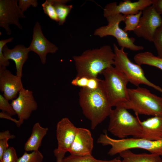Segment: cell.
I'll use <instances>...</instances> for the list:
<instances>
[{
  "mask_svg": "<svg viewBox=\"0 0 162 162\" xmlns=\"http://www.w3.org/2000/svg\"><path fill=\"white\" fill-rule=\"evenodd\" d=\"M79 95V104L82 113L91 122V129L94 130L109 116L112 110L103 80L96 89L81 88Z\"/></svg>",
  "mask_w": 162,
  "mask_h": 162,
  "instance_id": "cell-1",
  "label": "cell"
},
{
  "mask_svg": "<svg viewBox=\"0 0 162 162\" xmlns=\"http://www.w3.org/2000/svg\"><path fill=\"white\" fill-rule=\"evenodd\" d=\"M115 54L110 46L89 49L80 55L73 57L77 72L76 76L97 77L114 64Z\"/></svg>",
  "mask_w": 162,
  "mask_h": 162,
  "instance_id": "cell-2",
  "label": "cell"
},
{
  "mask_svg": "<svg viewBox=\"0 0 162 162\" xmlns=\"http://www.w3.org/2000/svg\"><path fill=\"white\" fill-rule=\"evenodd\" d=\"M128 101L120 106L132 110L135 114L162 116V97L139 86L134 89L128 88Z\"/></svg>",
  "mask_w": 162,
  "mask_h": 162,
  "instance_id": "cell-3",
  "label": "cell"
},
{
  "mask_svg": "<svg viewBox=\"0 0 162 162\" xmlns=\"http://www.w3.org/2000/svg\"><path fill=\"white\" fill-rule=\"evenodd\" d=\"M109 116L108 131L119 139L128 136L142 138V130L138 115L134 117L121 106L115 107Z\"/></svg>",
  "mask_w": 162,
  "mask_h": 162,
  "instance_id": "cell-4",
  "label": "cell"
},
{
  "mask_svg": "<svg viewBox=\"0 0 162 162\" xmlns=\"http://www.w3.org/2000/svg\"><path fill=\"white\" fill-rule=\"evenodd\" d=\"M97 142L103 146H110L108 154L111 156L133 148L145 149L151 153L162 155V140H151L134 137L116 139L110 137L105 132L100 135Z\"/></svg>",
  "mask_w": 162,
  "mask_h": 162,
  "instance_id": "cell-5",
  "label": "cell"
},
{
  "mask_svg": "<svg viewBox=\"0 0 162 162\" xmlns=\"http://www.w3.org/2000/svg\"><path fill=\"white\" fill-rule=\"evenodd\" d=\"M113 47L115 54L114 67L124 74L128 82L137 87L140 84H144L162 93L161 87L147 79L141 65L133 63L130 60L124 48L119 49L115 44H114Z\"/></svg>",
  "mask_w": 162,
  "mask_h": 162,
  "instance_id": "cell-6",
  "label": "cell"
},
{
  "mask_svg": "<svg viewBox=\"0 0 162 162\" xmlns=\"http://www.w3.org/2000/svg\"><path fill=\"white\" fill-rule=\"evenodd\" d=\"M104 85L112 106L121 105L128 99L127 85L129 82L123 74L112 66L102 73Z\"/></svg>",
  "mask_w": 162,
  "mask_h": 162,
  "instance_id": "cell-7",
  "label": "cell"
},
{
  "mask_svg": "<svg viewBox=\"0 0 162 162\" xmlns=\"http://www.w3.org/2000/svg\"><path fill=\"white\" fill-rule=\"evenodd\" d=\"M126 15L121 14L110 16L106 17L108 22L107 25L96 29L94 34L102 38L108 36L115 37L119 46L133 51H139L143 50L144 47L134 44L135 39L129 37L127 32L121 29L119 24L123 22Z\"/></svg>",
  "mask_w": 162,
  "mask_h": 162,
  "instance_id": "cell-8",
  "label": "cell"
},
{
  "mask_svg": "<svg viewBox=\"0 0 162 162\" xmlns=\"http://www.w3.org/2000/svg\"><path fill=\"white\" fill-rule=\"evenodd\" d=\"M161 15L152 5L146 8L142 11L134 33L137 37L152 42L157 30L162 25Z\"/></svg>",
  "mask_w": 162,
  "mask_h": 162,
  "instance_id": "cell-9",
  "label": "cell"
},
{
  "mask_svg": "<svg viewBox=\"0 0 162 162\" xmlns=\"http://www.w3.org/2000/svg\"><path fill=\"white\" fill-rule=\"evenodd\" d=\"M18 3L17 0H0V26L5 29L8 35L12 33L9 27L11 24H14L21 30H22L19 19L26 17Z\"/></svg>",
  "mask_w": 162,
  "mask_h": 162,
  "instance_id": "cell-10",
  "label": "cell"
},
{
  "mask_svg": "<svg viewBox=\"0 0 162 162\" xmlns=\"http://www.w3.org/2000/svg\"><path fill=\"white\" fill-rule=\"evenodd\" d=\"M10 104L21 124L38 107L33 92L24 88L19 92L18 96L12 100Z\"/></svg>",
  "mask_w": 162,
  "mask_h": 162,
  "instance_id": "cell-11",
  "label": "cell"
},
{
  "mask_svg": "<svg viewBox=\"0 0 162 162\" xmlns=\"http://www.w3.org/2000/svg\"><path fill=\"white\" fill-rule=\"evenodd\" d=\"M154 0H139L132 2L126 0L118 4L116 2L107 4L104 9V16H108L121 14L124 15L135 14L152 5Z\"/></svg>",
  "mask_w": 162,
  "mask_h": 162,
  "instance_id": "cell-12",
  "label": "cell"
},
{
  "mask_svg": "<svg viewBox=\"0 0 162 162\" xmlns=\"http://www.w3.org/2000/svg\"><path fill=\"white\" fill-rule=\"evenodd\" d=\"M32 51L39 56L42 63L45 64L46 56L48 53L53 54L58 50V47L50 42L44 36L40 23L37 22L33 28L32 38L29 46Z\"/></svg>",
  "mask_w": 162,
  "mask_h": 162,
  "instance_id": "cell-13",
  "label": "cell"
},
{
  "mask_svg": "<svg viewBox=\"0 0 162 162\" xmlns=\"http://www.w3.org/2000/svg\"><path fill=\"white\" fill-rule=\"evenodd\" d=\"M78 128L76 127L67 117L61 119L57 123L56 136L57 149L65 152H68L76 135Z\"/></svg>",
  "mask_w": 162,
  "mask_h": 162,
  "instance_id": "cell-14",
  "label": "cell"
},
{
  "mask_svg": "<svg viewBox=\"0 0 162 162\" xmlns=\"http://www.w3.org/2000/svg\"><path fill=\"white\" fill-rule=\"evenodd\" d=\"M21 78L13 74L6 67H0V90L8 100L16 98L24 88Z\"/></svg>",
  "mask_w": 162,
  "mask_h": 162,
  "instance_id": "cell-15",
  "label": "cell"
},
{
  "mask_svg": "<svg viewBox=\"0 0 162 162\" xmlns=\"http://www.w3.org/2000/svg\"><path fill=\"white\" fill-rule=\"evenodd\" d=\"M93 139L88 129L78 128L74 139L68 151L70 155L76 156L92 155Z\"/></svg>",
  "mask_w": 162,
  "mask_h": 162,
  "instance_id": "cell-16",
  "label": "cell"
},
{
  "mask_svg": "<svg viewBox=\"0 0 162 162\" xmlns=\"http://www.w3.org/2000/svg\"><path fill=\"white\" fill-rule=\"evenodd\" d=\"M30 52L28 47L21 44L17 45L12 49H9L6 45L2 49V52L7 60H13L15 62L16 70V75L21 78L22 70L24 63L28 57Z\"/></svg>",
  "mask_w": 162,
  "mask_h": 162,
  "instance_id": "cell-17",
  "label": "cell"
},
{
  "mask_svg": "<svg viewBox=\"0 0 162 162\" xmlns=\"http://www.w3.org/2000/svg\"><path fill=\"white\" fill-rule=\"evenodd\" d=\"M142 138L151 140H162V116H155L142 121L140 120Z\"/></svg>",
  "mask_w": 162,
  "mask_h": 162,
  "instance_id": "cell-18",
  "label": "cell"
},
{
  "mask_svg": "<svg viewBox=\"0 0 162 162\" xmlns=\"http://www.w3.org/2000/svg\"><path fill=\"white\" fill-rule=\"evenodd\" d=\"M48 129L42 127L39 122L33 126L31 136L25 143L24 149L26 152L38 150L43 138L46 135Z\"/></svg>",
  "mask_w": 162,
  "mask_h": 162,
  "instance_id": "cell-19",
  "label": "cell"
},
{
  "mask_svg": "<svg viewBox=\"0 0 162 162\" xmlns=\"http://www.w3.org/2000/svg\"><path fill=\"white\" fill-rule=\"evenodd\" d=\"M122 158L121 162H162L160 155L145 153L136 154L130 150L124 151L119 154Z\"/></svg>",
  "mask_w": 162,
  "mask_h": 162,
  "instance_id": "cell-20",
  "label": "cell"
},
{
  "mask_svg": "<svg viewBox=\"0 0 162 162\" xmlns=\"http://www.w3.org/2000/svg\"><path fill=\"white\" fill-rule=\"evenodd\" d=\"M134 60L140 65L146 64L157 68L162 70V58L154 56L152 52L146 51L136 54Z\"/></svg>",
  "mask_w": 162,
  "mask_h": 162,
  "instance_id": "cell-21",
  "label": "cell"
},
{
  "mask_svg": "<svg viewBox=\"0 0 162 162\" xmlns=\"http://www.w3.org/2000/svg\"><path fill=\"white\" fill-rule=\"evenodd\" d=\"M53 5L58 18V24L62 26L73 8L72 5H68L66 3L67 0H53Z\"/></svg>",
  "mask_w": 162,
  "mask_h": 162,
  "instance_id": "cell-22",
  "label": "cell"
},
{
  "mask_svg": "<svg viewBox=\"0 0 162 162\" xmlns=\"http://www.w3.org/2000/svg\"><path fill=\"white\" fill-rule=\"evenodd\" d=\"M119 157L109 160L97 159L92 155L76 156L70 155L63 159L62 162H121Z\"/></svg>",
  "mask_w": 162,
  "mask_h": 162,
  "instance_id": "cell-23",
  "label": "cell"
},
{
  "mask_svg": "<svg viewBox=\"0 0 162 162\" xmlns=\"http://www.w3.org/2000/svg\"><path fill=\"white\" fill-rule=\"evenodd\" d=\"M142 14V11H141L135 14L126 15L123 21L125 25L123 29L124 31L126 32H134L139 25Z\"/></svg>",
  "mask_w": 162,
  "mask_h": 162,
  "instance_id": "cell-24",
  "label": "cell"
},
{
  "mask_svg": "<svg viewBox=\"0 0 162 162\" xmlns=\"http://www.w3.org/2000/svg\"><path fill=\"white\" fill-rule=\"evenodd\" d=\"M15 138V136L11 134L8 130L0 132V160L2 158L4 152L9 147L8 140Z\"/></svg>",
  "mask_w": 162,
  "mask_h": 162,
  "instance_id": "cell-25",
  "label": "cell"
},
{
  "mask_svg": "<svg viewBox=\"0 0 162 162\" xmlns=\"http://www.w3.org/2000/svg\"><path fill=\"white\" fill-rule=\"evenodd\" d=\"M43 159V154L38 150L32 151L31 153L24 152L18 158L17 162H42Z\"/></svg>",
  "mask_w": 162,
  "mask_h": 162,
  "instance_id": "cell-26",
  "label": "cell"
},
{
  "mask_svg": "<svg viewBox=\"0 0 162 162\" xmlns=\"http://www.w3.org/2000/svg\"><path fill=\"white\" fill-rule=\"evenodd\" d=\"M44 13L52 20L58 22L59 20L53 5V0H46L42 4Z\"/></svg>",
  "mask_w": 162,
  "mask_h": 162,
  "instance_id": "cell-27",
  "label": "cell"
},
{
  "mask_svg": "<svg viewBox=\"0 0 162 162\" xmlns=\"http://www.w3.org/2000/svg\"><path fill=\"white\" fill-rule=\"evenodd\" d=\"M152 42L156 49L158 56L162 58V25L157 30Z\"/></svg>",
  "mask_w": 162,
  "mask_h": 162,
  "instance_id": "cell-28",
  "label": "cell"
},
{
  "mask_svg": "<svg viewBox=\"0 0 162 162\" xmlns=\"http://www.w3.org/2000/svg\"><path fill=\"white\" fill-rule=\"evenodd\" d=\"M18 159L15 149L10 147L4 153L0 162H17Z\"/></svg>",
  "mask_w": 162,
  "mask_h": 162,
  "instance_id": "cell-29",
  "label": "cell"
},
{
  "mask_svg": "<svg viewBox=\"0 0 162 162\" xmlns=\"http://www.w3.org/2000/svg\"><path fill=\"white\" fill-rule=\"evenodd\" d=\"M0 109L2 111L6 112L11 116L16 115L11 104L9 100L2 94H0Z\"/></svg>",
  "mask_w": 162,
  "mask_h": 162,
  "instance_id": "cell-30",
  "label": "cell"
},
{
  "mask_svg": "<svg viewBox=\"0 0 162 162\" xmlns=\"http://www.w3.org/2000/svg\"><path fill=\"white\" fill-rule=\"evenodd\" d=\"M14 39L13 37L0 40V67H6L9 65V60L4 57L2 52V49L4 46L8 43L11 42Z\"/></svg>",
  "mask_w": 162,
  "mask_h": 162,
  "instance_id": "cell-31",
  "label": "cell"
},
{
  "mask_svg": "<svg viewBox=\"0 0 162 162\" xmlns=\"http://www.w3.org/2000/svg\"><path fill=\"white\" fill-rule=\"evenodd\" d=\"M38 4L37 0H19L18 5L19 7L23 13L26 11L31 6L34 7H37Z\"/></svg>",
  "mask_w": 162,
  "mask_h": 162,
  "instance_id": "cell-32",
  "label": "cell"
},
{
  "mask_svg": "<svg viewBox=\"0 0 162 162\" xmlns=\"http://www.w3.org/2000/svg\"><path fill=\"white\" fill-rule=\"evenodd\" d=\"M89 77L76 76L71 82L72 85L81 87V88H86L89 80Z\"/></svg>",
  "mask_w": 162,
  "mask_h": 162,
  "instance_id": "cell-33",
  "label": "cell"
},
{
  "mask_svg": "<svg viewBox=\"0 0 162 162\" xmlns=\"http://www.w3.org/2000/svg\"><path fill=\"white\" fill-rule=\"evenodd\" d=\"M102 80L98 77H89L88 83L86 88L92 90L96 89L99 87Z\"/></svg>",
  "mask_w": 162,
  "mask_h": 162,
  "instance_id": "cell-34",
  "label": "cell"
},
{
  "mask_svg": "<svg viewBox=\"0 0 162 162\" xmlns=\"http://www.w3.org/2000/svg\"><path fill=\"white\" fill-rule=\"evenodd\" d=\"M0 118L7 119L13 122L18 127H20L22 125L19 120H17L13 118L10 115L5 112L2 111L0 112Z\"/></svg>",
  "mask_w": 162,
  "mask_h": 162,
  "instance_id": "cell-35",
  "label": "cell"
},
{
  "mask_svg": "<svg viewBox=\"0 0 162 162\" xmlns=\"http://www.w3.org/2000/svg\"><path fill=\"white\" fill-rule=\"evenodd\" d=\"M66 153L58 150L57 148H56L54 151V154L56 158V162H62Z\"/></svg>",
  "mask_w": 162,
  "mask_h": 162,
  "instance_id": "cell-36",
  "label": "cell"
},
{
  "mask_svg": "<svg viewBox=\"0 0 162 162\" xmlns=\"http://www.w3.org/2000/svg\"><path fill=\"white\" fill-rule=\"evenodd\" d=\"M152 5L160 14L162 13V0H154Z\"/></svg>",
  "mask_w": 162,
  "mask_h": 162,
  "instance_id": "cell-37",
  "label": "cell"
},
{
  "mask_svg": "<svg viewBox=\"0 0 162 162\" xmlns=\"http://www.w3.org/2000/svg\"></svg>",
  "mask_w": 162,
  "mask_h": 162,
  "instance_id": "cell-38",
  "label": "cell"
},
{
  "mask_svg": "<svg viewBox=\"0 0 162 162\" xmlns=\"http://www.w3.org/2000/svg\"><path fill=\"white\" fill-rule=\"evenodd\" d=\"M161 15H162V13L161 14Z\"/></svg>",
  "mask_w": 162,
  "mask_h": 162,
  "instance_id": "cell-39",
  "label": "cell"
}]
</instances>
